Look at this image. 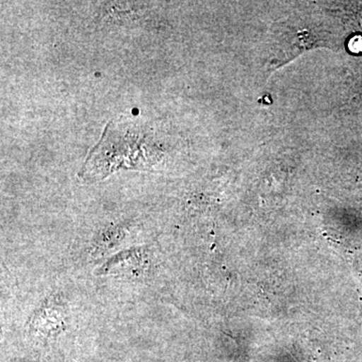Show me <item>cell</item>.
<instances>
[{
  "label": "cell",
  "mask_w": 362,
  "mask_h": 362,
  "mask_svg": "<svg viewBox=\"0 0 362 362\" xmlns=\"http://www.w3.org/2000/svg\"><path fill=\"white\" fill-rule=\"evenodd\" d=\"M350 45H354L351 47L352 51H362V37H356V39L352 40Z\"/></svg>",
  "instance_id": "6da1fadb"
}]
</instances>
